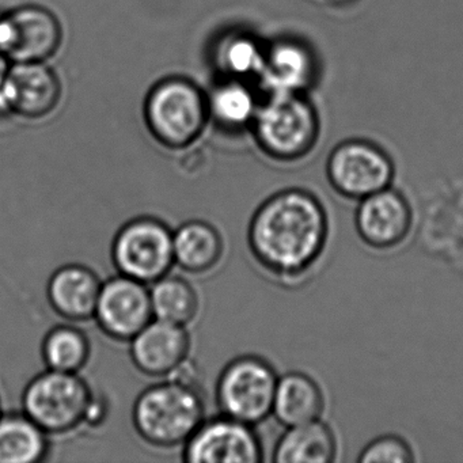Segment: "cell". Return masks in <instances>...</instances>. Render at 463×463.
I'll return each mask as SVG.
<instances>
[{
  "mask_svg": "<svg viewBox=\"0 0 463 463\" xmlns=\"http://www.w3.org/2000/svg\"><path fill=\"white\" fill-rule=\"evenodd\" d=\"M40 351L48 370L80 373L90 362L93 348L82 327L64 322L45 333Z\"/></svg>",
  "mask_w": 463,
  "mask_h": 463,
  "instance_id": "obj_24",
  "label": "cell"
},
{
  "mask_svg": "<svg viewBox=\"0 0 463 463\" xmlns=\"http://www.w3.org/2000/svg\"><path fill=\"white\" fill-rule=\"evenodd\" d=\"M324 2L332 6H346V5L354 4V0H324Z\"/></svg>",
  "mask_w": 463,
  "mask_h": 463,
  "instance_id": "obj_27",
  "label": "cell"
},
{
  "mask_svg": "<svg viewBox=\"0 0 463 463\" xmlns=\"http://www.w3.org/2000/svg\"><path fill=\"white\" fill-rule=\"evenodd\" d=\"M267 44L248 32H230L215 45L213 63L223 80H259Z\"/></svg>",
  "mask_w": 463,
  "mask_h": 463,
  "instance_id": "obj_22",
  "label": "cell"
},
{
  "mask_svg": "<svg viewBox=\"0 0 463 463\" xmlns=\"http://www.w3.org/2000/svg\"><path fill=\"white\" fill-rule=\"evenodd\" d=\"M63 96L61 78L42 63H13L0 88V116L15 115L29 120L47 118Z\"/></svg>",
  "mask_w": 463,
  "mask_h": 463,
  "instance_id": "obj_14",
  "label": "cell"
},
{
  "mask_svg": "<svg viewBox=\"0 0 463 463\" xmlns=\"http://www.w3.org/2000/svg\"><path fill=\"white\" fill-rule=\"evenodd\" d=\"M96 270L80 262H70L53 270L47 281L48 305L53 313L71 324L93 321L102 287Z\"/></svg>",
  "mask_w": 463,
  "mask_h": 463,
  "instance_id": "obj_16",
  "label": "cell"
},
{
  "mask_svg": "<svg viewBox=\"0 0 463 463\" xmlns=\"http://www.w3.org/2000/svg\"><path fill=\"white\" fill-rule=\"evenodd\" d=\"M110 259L118 273L150 286L175 268L173 229L156 216H135L113 237Z\"/></svg>",
  "mask_w": 463,
  "mask_h": 463,
  "instance_id": "obj_7",
  "label": "cell"
},
{
  "mask_svg": "<svg viewBox=\"0 0 463 463\" xmlns=\"http://www.w3.org/2000/svg\"><path fill=\"white\" fill-rule=\"evenodd\" d=\"M340 439L325 419L286 428L272 451L275 463H335L340 460Z\"/></svg>",
  "mask_w": 463,
  "mask_h": 463,
  "instance_id": "obj_19",
  "label": "cell"
},
{
  "mask_svg": "<svg viewBox=\"0 0 463 463\" xmlns=\"http://www.w3.org/2000/svg\"><path fill=\"white\" fill-rule=\"evenodd\" d=\"M326 405L324 387L310 373L295 370L279 376L272 417L284 428L324 419Z\"/></svg>",
  "mask_w": 463,
  "mask_h": 463,
  "instance_id": "obj_18",
  "label": "cell"
},
{
  "mask_svg": "<svg viewBox=\"0 0 463 463\" xmlns=\"http://www.w3.org/2000/svg\"><path fill=\"white\" fill-rule=\"evenodd\" d=\"M356 460L360 463H413L416 454L402 436L384 433L365 444Z\"/></svg>",
  "mask_w": 463,
  "mask_h": 463,
  "instance_id": "obj_25",
  "label": "cell"
},
{
  "mask_svg": "<svg viewBox=\"0 0 463 463\" xmlns=\"http://www.w3.org/2000/svg\"><path fill=\"white\" fill-rule=\"evenodd\" d=\"M128 346L129 359L142 375L165 379L191 360L192 337L188 327L154 318Z\"/></svg>",
  "mask_w": 463,
  "mask_h": 463,
  "instance_id": "obj_15",
  "label": "cell"
},
{
  "mask_svg": "<svg viewBox=\"0 0 463 463\" xmlns=\"http://www.w3.org/2000/svg\"><path fill=\"white\" fill-rule=\"evenodd\" d=\"M332 240L324 200L291 186L262 200L246 230L249 253L269 280L284 288L307 283L322 267Z\"/></svg>",
  "mask_w": 463,
  "mask_h": 463,
  "instance_id": "obj_1",
  "label": "cell"
},
{
  "mask_svg": "<svg viewBox=\"0 0 463 463\" xmlns=\"http://www.w3.org/2000/svg\"><path fill=\"white\" fill-rule=\"evenodd\" d=\"M175 267L192 276H205L218 269L226 256L221 230L204 219H191L173 230Z\"/></svg>",
  "mask_w": 463,
  "mask_h": 463,
  "instance_id": "obj_17",
  "label": "cell"
},
{
  "mask_svg": "<svg viewBox=\"0 0 463 463\" xmlns=\"http://www.w3.org/2000/svg\"><path fill=\"white\" fill-rule=\"evenodd\" d=\"M4 402H2V395H0V414L4 413Z\"/></svg>",
  "mask_w": 463,
  "mask_h": 463,
  "instance_id": "obj_28",
  "label": "cell"
},
{
  "mask_svg": "<svg viewBox=\"0 0 463 463\" xmlns=\"http://www.w3.org/2000/svg\"><path fill=\"white\" fill-rule=\"evenodd\" d=\"M151 319L150 286L120 273L102 281L93 321L105 337L128 344Z\"/></svg>",
  "mask_w": 463,
  "mask_h": 463,
  "instance_id": "obj_12",
  "label": "cell"
},
{
  "mask_svg": "<svg viewBox=\"0 0 463 463\" xmlns=\"http://www.w3.org/2000/svg\"><path fill=\"white\" fill-rule=\"evenodd\" d=\"M260 102L248 80H223L208 96L211 118L227 131L250 128Z\"/></svg>",
  "mask_w": 463,
  "mask_h": 463,
  "instance_id": "obj_21",
  "label": "cell"
},
{
  "mask_svg": "<svg viewBox=\"0 0 463 463\" xmlns=\"http://www.w3.org/2000/svg\"><path fill=\"white\" fill-rule=\"evenodd\" d=\"M150 298L154 318L185 327L196 321L202 307L194 283L172 272L150 284Z\"/></svg>",
  "mask_w": 463,
  "mask_h": 463,
  "instance_id": "obj_23",
  "label": "cell"
},
{
  "mask_svg": "<svg viewBox=\"0 0 463 463\" xmlns=\"http://www.w3.org/2000/svg\"><path fill=\"white\" fill-rule=\"evenodd\" d=\"M250 128L265 156L278 164H299L318 146L321 116L310 94L269 93L261 99Z\"/></svg>",
  "mask_w": 463,
  "mask_h": 463,
  "instance_id": "obj_3",
  "label": "cell"
},
{
  "mask_svg": "<svg viewBox=\"0 0 463 463\" xmlns=\"http://www.w3.org/2000/svg\"><path fill=\"white\" fill-rule=\"evenodd\" d=\"M186 463H261L264 444L254 425L219 413L207 417L181 449Z\"/></svg>",
  "mask_w": 463,
  "mask_h": 463,
  "instance_id": "obj_10",
  "label": "cell"
},
{
  "mask_svg": "<svg viewBox=\"0 0 463 463\" xmlns=\"http://www.w3.org/2000/svg\"><path fill=\"white\" fill-rule=\"evenodd\" d=\"M97 394L80 373L45 368L24 387L21 406L51 438H59L89 427Z\"/></svg>",
  "mask_w": 463,
  "mask_h": 463,
  "instance_id": "obj_4",
  "label": "cell"
},
{
  "mask_svg": "<svg viewBox=\"0 0 463 463\" xmlns=\"http://www.w3.org/2000/svg\"><path fill=\"white\" fill-rule=\"evenodd\" d=\"M207 417V400L191 360L175 375L143 389L131 411L137 438L165 452H181Z\"/></svg>",
  "mask_w": 463,
  "mask_h": 463,
  "instance_id": "obj_2",
  "label": "cell"
},
{
  "mask_svg": "<svg viewBox=\"0 0 463 463\" xmlns=\"http://www.w3.org/2000/svg\"><path fill=\"white\" fill-rule=\"evenodd\" d=\"M325 175L335 194L357 203L394 185L395 164L373 140L351 137L330 151Z\"/></svg>",
  "mask_w": 463,
  "mask_h": 463,
  "instance_id": "obj_8",
  "label": "cell"
},
{
  "mask_svg": "<svg viewBox=\"0 0 463 463\" xmlns=\"http://www.w3.org/2000/svg\"><path fill=\"white\" fill-rule=\"evenodd\" d=\"M10 63L6 58H5L4 53L0 52V88L4 85L5 80H6L7 72H9Z\"/></svg>",
  "mask_w": 463,
  "mask_h": 463,
  "instance_id": "obj_26",
  "label": "cell"
},
{
  "mask_svg": "<svg viewBox=\"0 0 463 463\" xmlns=\"http://www.w3.org/2000/svg\"><path fill=\"white\" fill-rule=\"evenodd\" d=\"M354 224L363 245L389 253L408 242L414 226L413 207L392 185L357 202Z\"/></svg>",
  "mask_w": 463,
  "mask_h": 463,
  "instance_id": "obj_11",
  "label": "cell"
},
{
  "mask_svg": "<svg viewBox=\"0 0 463 463\" xmlns=\"http://www.w3.org/2000/svg\"><path fill=\"white\" fill-rule=\"evenodd\" d=\"M51 436L23 411L0 414V463H42L51 455Z\"/></svg>",
  "mask_w": 463,
  "mask_h": 463,
  "instance_id": "obj_20",
  "label": "cell"
},
{
  "mask_svg": "<svg viewBox=\"0 0 463 463\" xmlns=\"http://www.w3.org/2000/svg\"><path fill=\"white\" fill-rule=\"evenodd\" d=\"M61 43V23L47 7L25 5L0 13V52L12 64L50 61Z\"/></svg>",
  "mask_w": 463,
  "mask_h": 463,
  "instance_id": "obj_9",
  "label": "cell"
},
{
  "mask_svg": "<svg viewBox=\"0 0 463 463\" xmlns=\"http://www.w3.org/2000/svg\"><path fill=\"white\" fill-rule=\"evenodd\" d=\"M321 75V58L314 45L299 36H283L268 43L259 82L265 94H310Z\"/></svg>",
  "mask_w": 463,
  "mask_h": 463,
  "instance_id": "obj_13",
  "label": "cell"
},
{
  "mask_svg": "<svg viewBox=\"0 0 463 463\" xmlns=\"http://www.w3.org/2000/svg\"><path fill=\"white\" fill-rule=\"evenodd\" d=\"M279 373L272 363L259 354H241L219 373L215 402L219 413L257 425L272 417Z\"/></svg>",
  "mask_w": 463,
  "mask_h": 463,
  "instance_id": "obj_6",
  "label": "cell"
},
{
  "mask_svg": "<svg viewBox=\"0 0 463 463\" xmlns=\"http://www.w3.org/2000/svg\"><path fill=\"white\" fill-rule=\"evenodd\" d=\"M145 118L159 145L184 150L199 140L210 121L208 96L188 78H165L148 91Z\"/></svg>",
  "mask_w": 463,
  "mask_h": 463,
  "instance_id": "obj_5",
  "label": "cell"
}]
</instances>
